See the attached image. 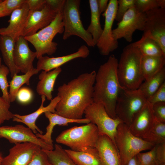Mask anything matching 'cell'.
<instances>
[{"instance_id":"6da1fadb","label":"cell","mask_w":165,"mask_h":165,"mask_svg":"<svg viewBox=\"0 0 165 165\" xmlns=\"http://www.w3.org/2000/svg\"><path fill=\"white\" fill-rule=\"evenodd\" d=\"M96 72L82 74L59 86L57 96L60 100L55 113L72 119H82L86 108L93 102L94 86Z\"/></svg>"},{"instance_id":"7a4b0ae2","label":"cell","mask_w":165,"mask_h":165,"mask_svg":"<svg viewBox=\"0 0 165 165\" xmlns=\"http://www.w3.org/2000/svg\"><path fill=\"white\" fill-rule=\"evenodd\" d=\"M118 61L113 54L99 67L96 73L94 86V102L102 104L109 116L117 118L116 112V101L123 88L119 80L117 68Z\"/></svg>"},{"instance_id":"3957f363","label":"cell","mask_w":165,"mask_h":165,"mask_svg":"<svg viewBox=\"0 0 165 165\" xmlns=\"http://www.w3.org/2000/svg\"><path fill=\"white\" fill-rule=\"evenodd\" d=\"M142 56L134 42L124 48L117 68L119 80L123 88L128 90L138 89L145 80L141 69Z\"/></svg>"},{"instance_id":"277c9868","label":"cell","mask_w":165,"mask_h":165,"mask_svg":"<svg viewBox=\"0 0 165 165\" xmlns=\"http://www.w3.org/2000/svg\"><path fill=\"white\" fill-rule=\"evenodd\" d=\"M99 134L97 126L91 123L75 126L62 131L56 138L58 143L65 145L76 151L95 147Z\"/></svg>"},{"instance_id":"5b68a950","label":"cell","mask_w":165,"mask_h":165,"mask_svg":"<svg viewBox=\"0 0 165 165\" xmlns=\"http://www.w3.org/2000/svg\"><path fill=\"white\" fill-rule=\"evenodd\" d=\"M64 31L62 13H59L49 25L32 35L24 37L34 47L38 59L44 54L51 55L55 53L58 44L53 39L57 34L63 33Z\"/></svg>"},{"instance_id":"8992f818","label":"cell","mask_w":165,"mask_h":165,"mask_svg":"<svg viewBox=\"0 0 165 165\" xmlns=\"http://www.w3.org/2000/svg\"><path fill=\"white\" fill-rule=\"evenodd\" d=\"M115 141L122 165H125L138 154L144 151L150 150L155 145L133 134L129 127L123 123L119 124L117 127Z\"/></svg>"},{"instance_id":"52a82bcc","label":"cell","mask_w":165,"mask_h":165,"mask_svg":"<svg viewBox=\"0 0 165 165\" xmlns=\"http://www.w3.org/2000/svg\"><path fill=\"white\" fill-rule=\"evenodd\" d=\"M80 0H65L62 12L64 31L63 39L66 40L72 36L81 38L90 47H94L91 35L86 30L81 19Z\"/></svg>"},{"instance_id":"ba28073f","label":"cell","mask_w":165,"mask_h":165,"mask_svg":"<svg viewBox=\"0 0 165 165\" xmlns=\"http://www.w3.org/2000/svg\"><path fill=\"white\" fill-rule=\"evenodd\" d=\"M147 101L145 96L139 89H122L116 101V112L117 117L129 127L136 114Z\"/></svg>"},{"instance_id":"9c48e42d","label":"cell","mask_w":165,"mask_h":165,"mask_svg":"<svg viewBox=\"0 0 165 165\" xmlns=\"http://www.w3.org/2000/svg\"><path fill=\"white\" fill-rule=\"evenodd\" d=\"M84 114L85 118L97 126L99 135L108 136L115 144V138L117 127L123 123L119 119L111 118L104 105L99 103L93 102L86 108Z\"/></svg>"},{"instance_id":"30bf717a","label":"cell","mask_w":165,"mask_h":165,"mask_svg":"<svg viewBox=\"0 0 165 165\" xmlns=\"http://www.w3.org/2000/svg\"><path fill=\"white\" fill-rule=\"evenodd\" d=\"M146 19L145 13L139 12L135 6L130 8L118 22L117 27L112 30L113 38L117 41L124 38L128 42H131L136 30L143 31Z\"/></svg>"},{"instance_id":"8fae6325","label":"cell","mask_w":165,"mask_h":165,"mask_svg":"<svg viewBox=\"0 0 165 165\" xmlns=\"http://www.w3.org/2000/svg\"><path fill=\"white\" fill-rule=\"evenodd\" d=\"M117 6V0L109 1L108 8L102 14L105 17V24L101 35L96 45L100 53L102 55H108L118 47V41L113 38L112 30Z\"/></svg>"},{"instance_id":"7c38bea8","label":"cell","mask_w":165,"mask_h":165,"mask_svg":"<svg viewBox=\"0 0 165 165\" xmlns=\"http://www.w3.org/2000/svg\"><path fill=\"white\" fill-rule=\"evenodd\" d=\"M145 13L143 35L156 41L165 53V9L157 8Z\"/></svg>"},{"instance_id":"4fadbf2b","label":"cell","mask_w":165,"mask_h":165,"mask_svg":"<svg viewBox=\"0 0 165 165\" xmlns=\"http://www.w3.org/2000/svg\"><path fill=\"white\" fill-rule=\"evenodd\" d=\"M0 138H5L15 144L29 142L38 145L42 149L50 150L54 149V146L37 138L30 128L22 125L0 126Z\"/></svg>"},{"instance_id":"5bb4252c","label":"cell","mask_w":165,"mask_h":165,"mask_svg":"<svg viewBox=\"0 0 165 165\" xmlns=\"http://www.w3.org/2000/svg\"><path fill=\"white\" fill-rule=\"evenodd\" d=\"M41 148L31 142L15 144L9 149V154L3 158L1 165H27Z\"/></svg>"},{"instance_id":"9a60e30c","label":"cell","mask_w":165,"mask_h":165,"mask_svg":"<svg viewBox=\"0 0 165 165\" xmlns=\"http://www.w3.org/2000/svg\"><path fill=\"white\" fill-rule=\"evenodd\" d=\"M57 14L46 5L40 10L29 11L23 36L32 35L46 27L54 20Z\"/></svg>"},{"instance_id":"2e32d148","label":"cell","mask_w":165,"mask_h":165,"mask_svg":"<svg viewBox=\"0 0 165 165\" xmlns=\"http://www.w3.org/2000/svg\"><path fill=\"white\" fill-rule=\"evenodd\" d=\"M35 58L36 52L30 49L24 37H20L15 42L13 53L14 62L16 68L22 73H27L34 68L33 63Z\"/></svg>"},{"instance_id":"e0dca14e","label":"cell","mask_w":165,"mask_h":165,"mask_svg":"<svg viewBox=\"0 0 165 165\" xmlns=\"http://www.w3.org/2000/svg\"><path fill=\"white\" fill-rule=\"evenodd\" d=\"M29 11L28 6L26 3L22 7L13 12L10 14L8 26L0 28V35L9 36L15 42L23 36Z\"/></svg>"},{"instance_id":"ac0fdd59","label":"cell","mask_w":165,"mask_h":165,"mask_svg":"<svg viewBox=\"0 0 165 165\" xmlns=\"http://www.w3.org/2000/svg\"><path fill=\"white\" fill-rule=\"evenodd\" d=\"M90 51L87 47L82 45L74 53L61 57H49L42 56L39 58L36 68L39 72L42 70L49 71L60 67L64 64L73 59L79 58H86L89 55Z\"/></svg>"},{"instance_id":"d6986e66","label":"cell","mask_w":165,"mask_h":165,"mask_svg":"<svg viewBox=\"0 0 165 165\" xmlns=\"http://www.w3.org/2000/svg\"><path fill=\"white\" fill-rule=\"evenodd\" d=\"M41 103L39 107L35 112L28 115H22L19 114H14L13 121L22 123L25 124L35 134L38 133L42 134L43 132L36 126V122L38 118L42 114L46 112L55 113V108L60 100L57 96L50 101V104L44 107V103L46 100V97L41 95Z\"/></svg>"},{"instance_id":"ffe728a7","label":"cell","mask_w":165,"mask_h":165,"mask_svg":"<svg viewBox=\"0 0 165 165\" xmlns=\"http://www.w3.org/2000/svg\"><path fill=\"white\" fill-rule=\"evenodd\" d=\"M95 147L98 151L102 165H122L118 150L108 136L99 135Z\"/></svg>"},{"instance_id":"44dd1931","label":"cell","mask_w":165,"mask_h":165,"mask_svg":"<svg viewBox=\"0 0 165 165\" xmlns=\"http://www.w3.org/2000/svg\"><path fill=\"white\" fill-rule=\"evenodd\" d=\"M155 120L152 105L147 101L136 114L129 128L133 134L142 138L152 126Z\"/></svg>"},{"instance_id":"7402d4cb","label":"cell","mask_w":165,"mask_h":165,"mask_svg":"<svg viewBox=\"0 0 165 165\" xmlns=\"http://www.w3.org/2000/svg\"><path fill=\"white\" fill-rule=\"evenodd\" d=\"M44 115L49 122V125L46 127V132L44 134L38 133L35 134L36 137L43 140L45 142L52 146H54L51 135L54 127L57 125L62 126H68L69 123H76L87 124L90 122L87 118L80 119H72L67 118L55 113L50 112H45Z\"/></svg>"},{"instance_id":"603a6c76","label":"cell","mask_w":165,"mask_h":165,"mask_svg":"<svg viewBox=\"0 0 165 165\" xmlns=\"http://www.w3.org/2000/svg\"><path fill=\"white\" fill-rule=\"evenodd\" d=\"M61 71V67L49 71H42L38 76L39 81L36 89L37 93L45 96L48 100H51L55 81Z\"/></svg>"},{"instance_id":"cb8c5ba5","label":"cell","mask_w":165,"mask_h":165,"mask_svg":"<svg viewBox=\"0 0 165 165\" xmlns=\"http://www.w3.org/2000/svg\"><path fill=\"white\" fill-rule=\"evenodd\" d=\"M65 151L77 165H102L95 147H89L79 151Z\"/></svg>"},{"instance_id":"d4e9b609","label":"cell","mask_w":165,"mask_h":165,"mask_svg":"<svg viewBox=\"0 0 165 165\" xmlns=\"http://www.w3.org/2000/svg\"><path fill=\"white\" fill-rule=\"evenodd\" d=\"M15 42L6 35L0 36V50L6 66L9 68L12 78L20 72L15 66L13 60V53Z\"/></svg>"},{"instance_id":"484cf974","label":"cell","mask_w":165,"mask_h":165,"mask_svg":"<svg viewBox=\"0 0 165 165\" xmlns=\"http://www.w3.org/2000/svg\"><path fill=\"white\" fill-rule=\"evenodd\" d=\"M165 56H142L141 62L142 73L147 81L164 67Z\"/></svg>"},{"instance_id":"4316f807","label":"cell","mask_w":165,"mask_h":165,"mask_svg":"<svg viewBox=\"0 0 165 165\" xmlns=\"http://www.w3.org/2000/svg\"><path fill=\"white\" fill-rule=\"evenodd\" d=\"M91 12L90 24L86 30L92 36L95 45L101 36L103 31L100 22L97 0H89Z\"/></svg>"},{"instance_id":"83f0119b","label":"cell","mask_w":165,"mask_h":165,"mask_svg":"<svg viewBox=\"0 0 165 165\" xmlns=\"http://www.w3.org/2000/svg\"><path fill=\"white\" fill-rule=\"evenodd\" d=\"M165 82L164 67L149 79L142 82L138 89L141 91L147 101H148Z\"/></svg>"},{"instance_id":"f1b7e54d","label":"cell","mask_w":165,"mask_h":165,"mask_svg":"<svg viewBox=\"0 0 165 165\" xmlns=\"http://www.w3.org/2000/svg\"><path fill=\"white\" fill-rule=\"evenodd\" d=\"M142 56H165L158 43L153 39L144 35L141 38L134 42Z\"/></svg>"},{"instance_id":"f546056e","label":"cell","mask_w":165,"mask_h":165,"mask_svg":"<svg viewBox=\"0 0 165 165\" xmlns=\"http://www.w3.org/2000/svg\"><path fill=\"white\" fill-rule=\"evenodd\" d=\"M38 72L36 68H34L23 75H16L12 78L9 83V92L10 103L15 101L17 93L22 86L24 84L29 85L31 77Z\"/></svg>"},{"instance_id":"4dcf8cb0","label":"cell","mask_w":165,"mask_h":165,"mask_svg":"<svg viewBox=\"0 0 165 165\" xmlns=\"http://www.w3.org/2000/svg\"><path fill=\"white\" fill-rule=\"evenodd\" d=\"M52 165H77L68 154L65 149L58 144L52 150L43 149Z\"/></svg>"},{"instance_id":"1f68e13d","label":"cell","mask_w":165,"mask_h":165,"mask_svg":"<svg viewBox=\"0 0 165 165\" xmlns=\"http://www.w3.org/2000/svg\"><path fill=\"white\" fill-rule=\"evenodd\" d=\"M142 138L155 145L165 142V123L155 120Z\"/></svg>"},{"instance_id":"d6a6232c","label":"cell","mask_w":165,"mask_h":165,"mask_svg":"<svg viewBox=\"0 0 165 165\" xmlns=\"http://www.w3.org/2000/svg\"><path fill=\"white\" fill-rule=\"evenodd\" d=\"M10 71L9 68L5 65L2 64L0 67V88L2 93V97L10 103L8 88L9 87L7 77Z\"/></svg>"},{"instance_id":"836d02e7","label":"cell","mask_w":165,"mask_h":165,"mask_svg":"<svg viewBox=\"0 0 165 165\" xmlns=\"http://www.w3.org/2000/svg\"><path fill=\"white\" fill-rule=\"evenodd\" d=\"M136 156L141 165H160L156 156L155 145L149 151L141 152Z\"/></svg>"},{"instance_id":"e575fe53","label":"cell","mask_w":165,"mask_h":165,"mask_svg":"<svg viewBox=\"0 0 165 165\" xmlns=\"http://www.w3.org/2000/svg\"><path fill=\"white\" fill-rule=\"evenodd\" d=\"M115 20L118 22L127 11L135 6V0H118Z\"/></svg>"},{"instance_id":"d590c367","label":"cell","mask_w":165,"mask_h":165,"mask_svg":"<svg viewBox=\"0 0 165 165\" xmlns=\"http://www.w3.org/2000/svg\"><path fill=\"white\" fill-rule=\"evenodd\" d=\"M135 6L141 13L160 8L158 0H135Z\"/></svg>"},{"instance_id":"8d00e7d4","label":"cell","mask_w":165,"mask_h":165,"mask_svg":"<svg viewBox=\"0 0 165 165\" xmlns=\"http://www.w3.org/2000/svg\"><path fill=\"white\" fill-rule=\"evenodd\" d=\"M33 92L30 88L27 87H22L18 91L16 94V99L21 104H27L33 100Z\"/></svg>"},{"instance_id":"74e56055","label":"cell","mask_w":165,"mask_h":165,"mask_svg":"<svg viewBox=\"0 0 165 165\" xmlns=\"http://www.w3.org/2000/svg\"><path fill=\"white\" fill-rule=\"evenodd\" d=\"M10 103L0 97V126L5 121L13 119L14 114L10 110Z\"/></svg>"},{"instance_id":"f35d334b","label":"cell","mask_w":165,"mask_h":165,"mask_svg":"<svg viewBox=\"0 0 165 165\" xmlns=\"http://www.w3.org/2000/svg\"><path fill=\"white\" fill-rule=\"evenodd\" d=\"M27 165H52L47 156L42 148L38 151Z\"/></svg>"},{"instance_id":"ab89813d","label":"cell","mask_w":165,"mask_h":165,"mask_svg":"<svg viewBox=\"0 0 165 165\" xmlns=\"http://www.w3.org/2000/svg\"><path fill=\"white\" fill-rule=\"evenodd\" d=\"M152 108L155 119L165 123V102L155 103L152 105Z\"/></svg>"},{"instance_id":"60d3db41","label":"cell","mask_w":165,"mask_h":165,"mask_svg":"<svg viewBox=\"0 0 165 165\" xmlns=\"http://www.w3.org/2000/svg\"><path fill=\"white\" fill-rule=\"evenodd\" d=\"M5 9L7 16L13 11L20 8L26 3V0H3Z\"/></svg>"},{"instance_id":"b9f144b4","label":"cell","mask_w":165,"mask_h":165,"mask_svg":"<svg viewBox=\"0 0 165 165\" xmlns=\"http://www.w3.org/2000/svg\"><path fill=\"white\" fill-rule=\"evenodd\" d=\"M151 104L160 102H165V82L148 101Z\"/></svg>"},{"instance_id":"7bdbcfd3","label":"cell","mask_w":165,"mask_h":165,"mask_svg":"<svg viewBox=\"0 0 165 165\" xmlns=\"http://www.w3.org/2000/svg\"><path fill=\"white\" fill-rule=\"evenodd\" d=\"M46 5L57 13H62L65 0H46Z\"/></svg>"},{"instance_id":"ee69618b","label":"cell","mask_w":165,"mask_h":165,"mask_svg":"<svg viewBox=\"0 0 165 165\" xmlns=\"http://www.w3.org/2000/svg\"><path fill=\"white\" fill-rule=\"evenodd\" d=\"M29 11L33 12L42 9L45 6L46 0H26Z\"/></svg>"},{"instance_id":"f6af8a7d","label":"cell","mask_w":165,"mask_h":165,"mask_svg":"<svg viewBox=\"0 0 165 165\" xmlns=\"http://www.w3.org/2000/svg\"><path fill=\"white\" fill-rule=\"evenodd\" d=\"M155 152L157 160L160 164H165V142L155 145Z\"/></svg>"},{"instance_id":"bcb514c9","label":"cell","mask_w":165,"mask_h":165,"mask_svg":"<svg viewBox=\"0 0 165 165\" xmlns=\"http://www.w3.org/2000/svg\"><path fill=\"white\" fill-rule=\"evenodd\" d=\"M98 9L99 13L101 15L107 9L109 2L108 0H97Z\"/></svg>"},{"instance_id":"7dc6e473","label":"cell","mask_w":165,"mask_h":165,"mask_svg":"<svg viewBox=\"0 0 165 165\" xmlns=\"http://www.w3.org/2000/svg\"><path fill=\"white\" fill-rule=\"evenodd\" d=\"M125 165H141L136 156L130 159Z\"/></svg>"},{"instance_id":"c3c4849f","label":"cell","mask_w":165,"mask_h":165,"mask_svg":"<svg viewBox=\"0 0 165 165\" xmlns=\"http://www.w3.org/2000/svg\"><path fill=\"white\" fill-rule=\"evenodd\" d=\"M6 16L7 15L5 10L3 0H0V18Z\"/></svg>"},{"instance_id":"681fc988","label":"cell","mask_w":165,"mask_h":165,"mask_svg":"<svg viewBox=\"0 0 165 165\" xmlns=\"http://www.w3.org/2000/svg\"><path fill=\"white\" fill-rule=\"evenodd\" d=\"M160 8L165 9V0H158Z\"/></svg>"},{"instance_id":"f907efd6","label":"cell","mask_w":165,"mask_h":165,"mask_svg":"<svg viewBox=\"0 0 165 165\" xmlns=\"http://www.w3.org/2000/svg\"><path fill=\"white\" fill-rule=\"evenodd\" d=\"M3 158V157H2V154L0 152V165H1Z\"/></svg>"},{"instance_id":"816d5d0a","label":"cell","mask_w":165,"mask_h":165,"mask_svg":"<svg viewBox=\"0 0 165 165\" xmlns=\"http://www.w3.org/2000/svg\"><path fill=\"white\" fill-rule=\"evenodd\" d=\"M2 59H1V58L0 56V67L1 66V65H2Z\"/></svg>"},{"instance_id":"f5cc1de1","label":"cell","mask_w":165,"mask_h":165,"mask_svg":"<svg viewBox=\"0 0 165 165\" xmlns=\"http://www.w3.org/2000/svg\"><path fill=\"white\" fill-rule=\"evenodd\" d=\"M165 165V164H161V165Z\"/></svg>"}]
</instances>
